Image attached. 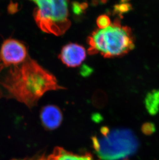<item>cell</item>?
Listing matches in <instances>:
<instances>
[{
  "label": "cell",
  "mask_w": 159,
  "mask_h": 160,
  "mask_svg": "<svg viewBox=\"0 0 159 160\" xmlns=\"http://www.w3.org/2000/svg\"><path fill=\"white\" fill-rule=\"evenodd\" d=\"M51 72L27 58L20 63L0 62V97L12 98L32 108L44 94L63 89Z\"/></svg>",
  "instance_id": "obj_1"
},
{
  "label": "cell",
  "mask_w": 159,
  "mask_h": 160,
  "mask_svg": "<svg viewBox=\"0 0 159 160\" xmlns=\"http://www.w3.org/2000/svg\"><path fill=\"white\" fill-rule=\"evenodd\" d=\"M73 8H74V12H75L76 14H79L80 12H81L83 7L82 6V5L80 4L75 3L74 4Z\"/></svg>",
  "instance_id": "obj_13"
},
{
  "label": "cell",
  "mask_w": 159,
  "mask_h": 160,
  "mask_svg": "<svg viewBox=\"0 0 159 160\" xmlns=\"http://www.w3.org/2000/svg\"><path fill=\"white\" fill-rule=\"evenodd\" d=\"M40 117L42 125L48 130H55L59 128L63 120L61 110L59 107L52 105L42 108Z\"/></svg>",
  "instance_id": "obj_7"
},
{
  "label": "cell",
  "mask_w": 159,
  "mask_h": 160,
  "mask_svg": "<svg viewBox=\"0 0 159 160\" xmlns=\"http://www.w3.org/2000/svg\"><path fill=\"white\" fill-rule=\"evenodd\" d=\"M146 108L150 115H155L159 110V90L149 92L146 97Z\"/></svg>",
  "instance_id": "obj_9"
},
{
  "label": "cell",
  "mask_w": 159,
  "mask_h": 160,
  "mask_svg": "<svg viewBox=\"0 0 159 160\" xmlns=\"http://www.w3.org/2000/svg\"><path fill=\"white\" fill-rule=\"evenodd\" d=\"M96 23L99 29H104L111 24L110 17L106 15H102L98 17Z\"/></svg>",
  "instance_id": "obj_10"
},
{
  "label": "cell",
  "mask_w": 159,
  "mask_h": 160,
  "mask_svg": "<svg viewBox=\"0 0 159 160\" xmlns=\"http://www.w3.org/2000/svg\"><path fill=\"white\" fill-rule=\"evenodd\" d=\"M84 47L75 43H70L62 48L59 58L65 65L71 68L79 67L85 59Z\"/></svg>",
  "instance_id": "obj_6"
},
{
  "label": "cell",
  "mask_w": 159,
  "mask_h": 160,
  "mask_svg": "<svg viewBox=\"0 0 159 160\" xmlns=\"http://www.w3.org/2000/svg\"><path fill=\"white\" fill-rule=\"evenodd\" d=\"M49 160V159H48V157H41L40 158H39V159H35V160Z\"/></svg>",
  "instance_id": "obj_14"
},
{
  "label": "cell",
  "mask_w": 159,
  "mask_h": 160,
  "mask_svg": "<svg viewBox=\"0 0 159 160\" xmlns=\"http://www.w3.org/2000/svg\"><path fill=\"white\" fill-rule=\"evenodd\" d=\"M93 146L101 160H120L132 155L138 148V141L132 131L125 128L103 127L92 138Z\"/></svg>",
  "instance_id": "obj_3"
},
{
  "label": "cell",
  "mask_w": 159,
  "mask_h": 160,
  "mask_svg": "<svg viewBox=\"0 0 159 160\" xmlns=\"http://www.w3.org/2000/svg\"><path fill=\"white\" fill-rule=\"evenodd\" d=\"M37 5L34 17L43 32L60 36L69 29L68 0H31Z\"/></svg>",
  "instance_id": "obj_4"
},
{
  "label": "cell",
  "mask_w": 159,
  "mask_h": 160,
  "mask_svg": "<svg viewBox=\"0 0 159 160\" xmlns=\"http://www.w3.org/2000/svg\"><path fill=\"white\" fill-rule=\"evenodd\" d=\"M27 48L20 41L8 38L0 48V62L4 64H14L24 62L29 57Z\"/></svg>",
  "instance_id": "obj_5"
},
{
  "label": "cell",
  "mask_w": 159,
  "mask_h": 160,
  "mask_svg": "<svg viewBox=\"0 0 159 160\" xmlns=\"http://www.w3.org/2000/svg\"><path fill=\"white\" fill-rule=\"evenodd\" d=\"M49 160H95L90 154L78 155L64 149L56 148L51 156L48 157Z\"/></svg>",
  "instance_id": "obj_8"
},
{
  "label": "cell",
  "mask_w": 159,
  "mask_h": 160,
  "mask_svg": "<svg viewBox=\"0 0 159 160\" xmlns=\"http://www.w3.org/2000/svg\"><path fill=\"white\" fill-rule=\"evenodd\" d=\"M129 8H130V5L128 3L123 2L122 4L117 5L115 8V9L117 12L122 14V12H125L127 11H129Z\"/></svg>",
  "instance_id": "obj_12"
},
{
  "label": "cell",
  "mask_w": 159,
  "mask_h": 160,
  "mask_svg": "<svg viewBox=\"0 0 159 160\" xmlns=\"http://www.w3.org/2000/svg\"><path fill=\"white\" fill-rule=\"evenodd\" d=\"M89 53H100L105 58L125 56L135 47L132 30L115 20L108 27L96 30L88 38Z\"/></svg>",
  "instance_id": "obj_2"
},
{
  "label": "cell",
  "mask_w": 159,
  "mask_h": 160,
  "mask_svg": "<svg viewBox=\"0 0 159 160\" xmlns=\"http://www.w3.org/2000/svg\"><path fill=\"white\" fill-rule=\"evenodd\" d=\"M156 131L155 124L151 122H147L143 124L142 127V131L144 134L150 135L153 134Z\"/></svg>",
  "instance_id": "obj_11"
}]
</instances>
